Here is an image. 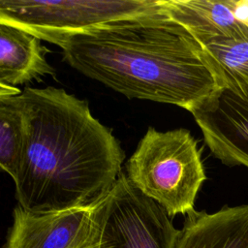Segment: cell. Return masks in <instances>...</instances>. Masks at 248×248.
<instances>
[{
	"mask_svg": "<svg viewBox=\"0 0 248 248\" xmlns=\"http://www.w3.org/2000/svg\"><path fill=\"white\" fill-rule=\"evenodd\" d=\"M23 141L15 183L18 205L35 213L95 205L121 173L125 152L86 100L63 88L19 94Z\"/></svg>",
	"mask_w": 248,
	"mask_h": 248,
	"instance_id": "cell-1",
	"label": "cell"
},
{
	"mask_svg": "<svg viewBox=\"0 0 248 248\" xmlns=\"http://www.w3.org/2000/svg\"><path fill=\"white\" fill-rule=\"evenodd\" d=\"M171 217L121 172L93 209L91 248H173Z\"/></svg>",
	"mask_w": 248,
	"mask_h": 248,
	"instance_id": "cell-5",
	"label": "cell"
},
{
	"mask_svg": "<svg viewBox=\"0 0 248 248\" xmlns=\"http://www.w3.org/2000/svg\"><path fill=\"white\" fill-rule=\"evenodd\" d=\"M23 141V117L18 95L0 96V167L16 177Z\"/></svg>",
	"mask_w": 248,
	"mask_h": 248,
	"instance_id": "cell-12",
	"label": "cell"
},
{
	"mask_svg": "<svg viewBox=\"0 0 248 248\" xmlns=\"http://www.w3.org/2000/svg\"><path fill=\"white\" fill-rule=\"evenodd\" d=\"M200 46L219 88L248 100V37L217 39Z\"/></svg>",
	"mask_w": 248,
	"mask_h": 248,
	"instance_id": "cell-11",
	"label": "cell"
},
{
	"mask_svg": "<svg viewBox=\"0 0 248 248\" xmlns=\"http://www.w3.org/2000/svg\"><path fill=\"white\" fill-rule=\"evenodd\" d=\"M190 112L215 158L248 169V100L219 89Z\"/></svg>",
	"mask_w": 248,
	"mask_h": 248,
	"instance_id": "cell-7",
	"label": "cell"
},
{
	"mask_svg": "<svg viewBox=\"0 0 248 248\" xmlns=\"http://www.w3.org/2000/svg\"><path fill=\"white\" fill-rule=\"evenodd\" d=\"M235 0H163V12L203 45L213 40L248 37V26L233 14Z\"/></svg>",
	"mask_w": 248,
	"mask_h": 248,
	"instance_id": "cell-9",
	"label": "cell"
},
{
	"mask_svg": "<svg viewBox=\"0 0 248 248\" xmlns=\"http://www.w3.org/2000/svg\"><path fill=\"white\" fill-rule=\"evenodd\" d=\"M42 41L16 26L0 23V84L16 87L55 75Z\"/></svg>",
	"mask_w": 248,
	"mask_h": 248,
	"instance_id": "cell-10",
	"label": "cell"
},
{
	"mask_svg": "<svg viewBox=\"0 0 248 248\" xmlns=\"http://www.w3.org/2000/svg\"><path fill=\"white\" fill-rule=\"evenodd\" d=\"M61 48L72 68L129 99L190 111L220 89L200 45L163 10L101 25Z\"/></svg>",
	"mask_w": 248,
	"mask_h": 248,
	"instance_id": "cell-2",
	"label": "cell"
},
{
	"mask_svg": "<svg viewBox=\"0 0 248 248\" xmlns=\"http://www.w3.org/2000/svg\"><path fill=\"white\" fill-rule=\"evenodd\" d=\"M93 209L35 213L17 204L4 248H91Z\"/></svg>",
	"mask_w": 248,
	"mask_h": 248,
	"instance_id": "cell-6",
	"label": "cell"
},
{
	"mask_svg": "<svg viewBox=\"0 0 248 248\" xmlns=\"http://www.w3.org/2000/svg\"><path fill=\"white\" fill-rule=\"evenodd\" d=\"M202 151L189 130L149 127L126 162V175L171 218L186 215L206 179Z\"/></svg>",
	"mask_w": 248,
	"mask_h": 248,
	"instance_id": "cell-3",
	"label": "cell"
},
{
	"mask_svg": "<svg viewBox=\"0 0 248 248\" xmlns=\"http://www.w3.org/2000/svg\"><path fill=\"white\" fill-rule=\"evenodd\" d=\"M173 248H248V203L188 212Z\"/></svg>",
	"mask_w": 248,
	"mask_h": 248,
	"instance_id": "cell-8",
	"label": "cell"
},
{
	"mask_svg": "<svg viewBox=\"0 0 248 248\" xmlns=\"http://www.w3.org/2000/svg\"><path fill=\"white\" fill-rule=\"evenodd\" d=\"M162 10L163 0H0V23L61 47L101 25Z\"/></svg>",
	"mask_w": 248,
	"mask_h": 248,
	"instance_id": "cell-4",
	"label": "cell"
},
{
	"mask_svg": "<svg viewBox=\"0 0 248 248\" xmlns=\"http://www.w3.org/2000/svg\"><path fill=\"white\" fill-rule=\"evenodd\" d=\"M233 14L238 21L248 26V0H235Z\"/></svg>",
	"mask_w": 248,
	"mask_h": 248,
	"instance_id": "cell-13",
	"label": "cell"
}]
</instances>
